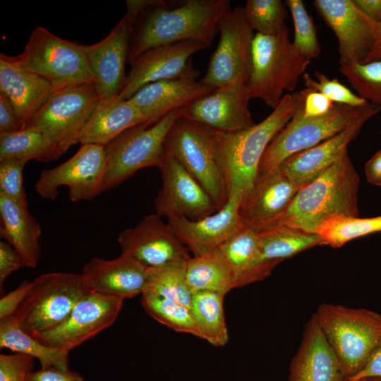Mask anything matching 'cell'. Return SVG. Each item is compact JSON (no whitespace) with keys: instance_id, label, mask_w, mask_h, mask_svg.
Here are the masks:
<instances>
[{"instance_id":"cell-28","label":"cell","mask_w":381,"mask_h":381,"mask_svg":"<svg viewBox=\"0 0 381 381\" xmlns=\"http://www.w3.org/2000/svg\"><path fill=\"white\" fill-rule=\"evenodd\" d=\"M54 92L52 85L42 78L0 57V92L11 103L21 129L28 126Z\"/></svg>"},{"instance_id":"cell-32","label":"cell","mask_w":381,"mask_h":381,"mask_svg":"<svg viewBox=\"0 0 381 381\" xmlns=\"http://www.w3.org/2000/svg\"><path fill=\"white\" fill-rule=\"evenodd\" d=\"M63 153L40 130L28 126L17 131L0 133V161L16 158L26 162H49Z\"/></svg>"},{"instance_id":"cell-6","label":"cell","mask_w":381,"mask_h":381,"mask_svg":"<svg viewBox=\"0 0 381 381\" xmlns=\"http://www.w3.org/2000/svg\"><path fill=\"white\" fill-rule=\"evenodd\" d=\"M0 57L42 78L54 91L94 82L80 44L62 39L42 26L32 30L20 54L8 56L1 53Z\"/></svg>"},{"instance_id":"cell-24","label":"cell","mask_w":381,"mask_h":381,"mask_svg":"<svg viewBox=\"0 0 381 381\" xmlns=\"http://www.w3.org/2000/svg\"><path fill=\"white\" fill-rule=\"evenodd\" d=\"M380 109L373 104L368 111L338 134L314 147L289 156L277 167L299 188L306 185L347 151V146L356 138L364 124Z\"/></svg>"},{"instance_id":"cell-10","label":"cell","mask_w":381,"mask_h":381,"mask_svg":"<svg viewBox=\"0 0 381 381\" xmlns=\"http://www.w3.org/2000/svg\"><path fill=\"white\" fill-rule=\"evenodd\" d=\"M373 105L369 102L361 107L335 103L329 113L307 119L301 116L296 107L291 119L267 146L260 161L258 172L274 169L289 156L334 136L368 111Z\"/></svg>"},{"instance_id":"cell-12","label":"cell","mask_w":381,"mask_h":381,"mask_svg":"<svg viewBox=\"0 0 381 381\" xmlns=\"http://www.w3.org/2000/svg\"><path fill=\"white\" fill-rule=\"evenodd\" d=\"M219 41L201 81L215 89L241 81L248 83L251 71L254 30L243 8H231L220 20Z\"/></svg>"},{"instance_id":"cell-37","label":"cell","mask_w":381,"mask_h":381,"mask_svg":"<svg viewBox=\"0 0 381 381\" xmlns=\"http://www.w3.org/2000/svg\"><path fill=\"white\" fill-rule=\"evenodd\" d=\"M186 263L149 268L144 292L176 301L190 309L193 293L186 280Z\"/></svg>"},{"instance_id":"cell-9","label":"cell","mask_w":381,"mask_h":381,"mask_svg":"<svg viewBox=\"0 0 381 381\" xmlns=\"http://www.w3.org/2000/svg\"><path fill=\"white\" fill-rule=\"evenodd\" d=\"M214 135V131L181 116L169 130L164 147L205 190L219 210L227 202L228 193Z\"/></svg>"},{"instance_id":"cell-2","label":"cell","mask_w":381,"mask_h":381,"mask_svg":"<svg viewBox=\"0 0 381 381\" xmlns=\"http://www.w3.org/2000/svg\"><path fill=\"white\" fill-rule=\"evenodd\" d=\"M359 183V176L346 151L318 177L301 187L268 228L282 226L315 234L318 226L332 216L357 217Z\"/></svg>"},{"instance_id":"cell-45","label":"cell","mask_w":381,"mask_h":381,"mask_svg":"<svg viewBox=\"0 0 381 381\" xmlns=\"http://www.w3.org/2000/svg\"><path fill=\"white\" fill-rule=\"evenodd\" d=\"M297 109L303 118H313L329 113L334 104L323 94L307 88L297 92Z\"/></svg>"},{"instance_id":"cell-54","label":"cell","mask_w":381,"mask_h":381,"mask_svg":"<svg viewBox=\"0 0 381 381\" xmlns=\"http://www.w3.org/2000/svg\"><path fill=\"white\" fill-rule=\"evenodd\" d=\"M381 60V24H379L378 31L374 45L363 64Z\"/></svg>"},{"instance_id":"cell-5","label":"cell","mask_w":381,"mask_h":381,"mask_svg":"<svg viewBox=\"0 0 381 381\" xmlns=\"http://www.w3.org/2000/svg\"><path fill=\"white\" fill-rule=\"evenodd\" d=\"M313 315L337 355L345 380L356 375L381 342V315L330 303L320 304Z\"/></svg>"},{"instance_id":"cell-34","label":"cell","mask_w":381,"mask_h":381,"mask_svg":"<svg viewBox=\"0 0 381 381\" xmlns=\"http://www.w3.org/2000/svg\"><path fill=\"white\" fill-rule=\"evenodd\" d=\"M225 295L212 291L195 293L190 305L200 338L215 346H223L229 340L224 310Z\"/></svg>"},{"instance_id":"cell-27","label":"cell","mask_w":381,"mask_h":381,"mask_svg":"<svg viewBox=\"0 0 381 381\" xmlns=\"http://www.w3.org/2000/svg\"><path fill=\"white\" fill-rule=\"evenodd\" d=\"M289 381H345L339 359L313 315L291 361Z\"/></svg>"},{"instance_id":"cell-21","label":"cell","mask_w":381,"mask_h":381,"mask_svg":"<svg viewBox=\"0 0 381 381\" xmlns=\"http://www.w3.org/2000/svg\"><path fill=\"white\" fill-rule=\"evenodd\" d=\"M206 49L200 42L183 41L146 51L130 64V71L117 98L128 100L149 83L179 77L188 68L191 56Z\"/></svg>"},{"instance_id":"cell-33","label":"cell","mask_w":381,"mask_h":381,"mask_svg":"<svg viewBox=\"0 0 381 381\" xmlns=\"http://www.w3.org/2000/svg\"><path fill=\"white\" fill-rule=\"evenodd\" d=\"M186 277L193 294L212 291L226 294L236 289L231 271L214 250L191 257L186 265Z\"/></svg>"},{"instance_id":"cell-17","label":"cell","mask_w":381,"mask_h":381,"mask_svg":"<svg viewBox=\"0 0 381 381\" xmlns=\"http://www.w3.org/2000/svg\"><path fill=\"white\" fill-rule=\"evenodd\" d=\"M159 169L162 186L155 201V213L197 220L219 210L205 190L166 150Z\"/></svg>"},{"instance_id":"cell-44","label":"cell","mask_w":381,"mask_h":381,"mask_svg":"<svg viewBox=\"0 0 381 381\" xmlns=\"http://www.w3.org/2000/svg\"><path fill=\"white\" fill-rule=\"evenodd\" d=\"M35 358L16 353L0 355V381H26L32 370Z\"/></svg>"},{"instance_id":"cell-43","label":"cell","mask_w":381,"mask_h":381,"mask_svg":"<svg viewBox=\"0 0 381 381\" xmlns=\"http://www.w3.org/2000/svg\"><path fill=\"white\" fill-rule=\"evenodd\" d=\"M28 162L16 158L0 161V194L28 206L23 186V169Z\"/></svg>"},{"instance_id":"cell-42","label":"cell","mask_w":381,"mask_h":381,"mask_svg":"<svg viewBox=\"0 0 381 381\" xmlns=\"http://www.w3.org/2000/svg\"><path fill=\"white\" fill-rule=\"evenodd\" d=\"M314 75L317 78L316 80L308 73L303 74L305 88L320 92L337 104L361 107L368 103L338 79H329L325 74L318 71L314 73Z\"/></svg>"},{"instance_id":"cell-52","label":"cell","mask_w":381,"mask_h":381,"mask_svg":"<svg viewBox=\"0 0 381 381\" xmlns=\"http://www.w3.org/2000/svg\"><path fill=\"white\" fill-rule=\"evenodd\" d=\"M353 2L369 18L381 24V0H353Z\"/></svg>"},{"instance_id":"cell-48","label":"cell","mask_w":381,"mask_h":381,"mask_svg":"<svg viewBox=\"0 0 381 381\" xmlns=\"http://www.w3.org/2000/svg\"><path fill=\"white\" fill-rule=\"evenodd\" d=\"M32 282L24 280L0 299V319L13 315L28 293Z\"/></svg>"},{"instance_id":"cell-1","label":"cell","mask_w":381,"mask_h":381,"mask_svg":"<svg viewBox=\"0 0 381 381\" xmlns=\"http://www.w3.org/2000/svg\"><path fill=\"white\" fill-rule=\"evenodd\" d=\"M158 0L136 18L128 63L146 51L183 41L198 42L209 48L220 20L231 10L229 0H187L178 6Z\"/></svg>"},{"instance_id":"cell-20","label":"cell","mask_w":381,"mask_h":381,"mask_svg":"<svg viewBox=\"0 0 381 381\" xmlns=\"http://www.w3.org/2000/svg\"><path fill=\"white\" fill-rule=\"evenodd\" d=\"M200 73L192 63L179 77L149 83L128 100L147 125L157 122L169 113L184 108L216 89L198 80Z\"/></svg>"},{"instance_id":"cell-22","label":"cell","mask_w":381,"mask_h":381,"mask_svg":"<svg viewBox=\"0 0 381 381\" xmlns=\"http://www.w3.org/2000/svg\"><path fill=\"white\" fill-rule=\"evenodd\" d=\"M241 202L239 195H231L226 204L210 215L197 220L171 217L168 218V224L193 256H200L213 252L244 226L240 215Z\"/></svg>"},{"instance_id":"cell-47","label":"cell","mask_w":381,"mask_h":381,"mask_svg":"<svg viewBox=\"0 0 381 381\" xmlns=\"http://www.w3.org/2000/svg\"><path fill=\"white\" fill-rule=\"evenodd\" d=\"M26 381H86L77 372L56 367L40 368L30 370L26 377Z\"/></svg>"},{"instance_id":"cell-16","label":"cell","mask_w":381,"mask_h":381,"mask_svg":"<svg viewBox=\"0 0 381 381\" xmlns=\"http://www.w3.org/2000/svg\"><path fill=\"white\" fill-rule=\"evenodd\" d=\"M313 4L335 34L339 65L363 64L375 42L379 24L364 14L353 0H315Z\"/></svg>"},{"instance_id":"cell-25","label":"cell","mask_w":381,"mask_h":381,"mask_svg":"<svg viewBox=\"0 0 381 381\" xmlns=\"http://www.w3.org/2000/svg\"><path fill=\"white\" fill-rule=\"evenodd\" d=\"M81 273L95 291L124 301L144 292L149 267L121 253L111 260L92 258L83 265Z\"/></svg>"},{"instance_id":"cell-49","label":"cell","mask_w":381,"mask_h":381,"mask_svg":"<svg viewBox=\"0 0 381 381\" xmlns=\"http://www.w3.org/2000/svg\"><path fill=\"white\" fill-rule=\"evenodd\" d=\"M15 110L8 97L0 92V133L20 130Z\"/></svg>"},{"instance_id":"cell-39","label":"cell","mask_w":381,"mask_h":381,"mask_svg":"<svg viewBox=\"0 0 381 381\" xmlns=\"http://www.w3.org/2000/svg\"><path fill=\"white\" fill-rule=\"evenodd\" d=\"M243 8L250 28L265 35L278 33L289 16V9L281 0H248Z\"/></svg>"},{"instance_id":"cell-11","label":"cell","mask_w":381,"mask_h":381,"mask_svg":"<svg viewBox=\"0 0 381 381\" xmlns=\"http://www.w3.org/2000/svg\"><path fill=\"white\" fill-rule=\"evenodd\" d=\"M99 101L94 84L54 91L28 126L42 131L64 154L79 143L81 133Z\"/></svg>"},{"instance_id":"cell-4","label":"cell","mask_w":381,"mask_h":381,"mask_svg":"<svg viewBox=\"0 0 381 381\" xmlns=\"http://www.w3.org/2000/svg\"><path fill=\"white\" fill-rule=\"evenodd\" d=\"M310 62L294 48L286 24L275 35L255 33L247 83L250 99L258 98L274 109L284 92L294 91Z\"/></svg>"},{"instance_id":"cell-35","label":"cell","mask_w":381,"mask_h":381,"mask_svg":"<svg viewBox=\"0 0 381 381\" xmlns=\"http://www.w3.org/2000/svg\"><path fill=\"white\" fill-rule=\"evenodd\" d=\"M260 250L258 234L243 226L219 246L214 251L231 271L235 287L258 258Z\"/></svg>"},{"instance_id":"cell-31","label":"cell","mask_w":381,"mask_h":381,"mask_svg":"<svg viewBox=\"0 0 381 381\" xmlns=\"http://www.w3.org/2000/svg\"><path fill=\"white\" fill-rule=\"evenodd\" d=\"M0 348L30 356L39 361L41 368H69V352L40 342L21 328L14 315L0 319Z\"/></svg>"},{"instance_id":"cell-46","label":"cell","mask_w":381,"mask_h":381,"mask_svg":"<svg viewBox=\"0 0 381 381\" xmlns=\"http://www.w3.org/2000/svg\"><path fill=\"white\" fill-rule=\"evenodd\" d=\"M25 267L24 263L13 248L5 241L0 242V288L6 278L14 271Z\"/></svg>"},{"instance_id":"cell-23","label":"cell","mask_w":381,"mask_h":381,"mask_svg":"<svg viewBox=\"0 0 381 381\" xmlns=\"http://www.w3.org/2000/svg\"><path fill=\"white\" fill-rule=\"evenodd\" d=\"M299 189L279 167L258 172L250 192L241 202L243 226L256 231L270 227Z\"/></svg>"},{"instance_id":"cell-50","label":"cell","mask_w":381,"mask_h":381,"mask_svg":"<svg viewBox=\"0 0 381 381\" xmlns=\"http://www.w3.org/2000/svg\"><path fill=\"white\" fill-rule=\"evenodd\" d=\"M370 377L381 378V342L373 351L363 369L354 376L346 379L345 381H356Z\"/></svg>"},{"instance_id":"cell-8","label":"cell","mask_w":381,"mask_h":381,"mask_svg":"<svg viewBox=\"0 0 381 381\" xmlns=\"http://www.w3.org/2000/svg\"><path fill=\"white\" fill-rule=\"evenodd\" d=\"M184 108L169 113L154 124L133 126L104 146L107 167L102 192L118 186L138 170L160 167L167 135L183 116Z\"/></svg>"},{"instance_id":"cell-26","label":"cell","mask_w":381,"mask_h":381,"mask_svg":"<svg viewBox=\"0 0 381 381\" xmlns=\"http://www.w3.org/2000/svg\"><path fill=\"white\" fill-rule=\"evenodd\" d=\"M257 232L259 253L241 279L239 287L263 280L284 260L313 247L326 245L317 234L286 226H273Z\"/></svg>"},{"instance_id":"cell-38","label":"cell","mask_w":381,"mask_h":381,"mask_svg":"<svg viewBox=\"0 0 381 381\" xmlns=\"http://www.w3.org/2000/svg\"><path fill=\"white\" fill-rule=\"evenodd\" d=\"M141 304L155 320L178 332L200 337V333L190 308L150 292H143Z\"/></svg>"},{"instance_id":"cell-51","label":"cell","mask_w":381,"mask_h":381,"mask_svg":"<svg viewBox=\"0 0 381 381\" xmlns=\"http://www.w3.org/2000/svg\"><path fill=\"white\" fill-rule=\"evenodd\" d=\"M364 170L370 183L381 186V148L365 163Z\"/></svg>"},{"instance_id":"cell-55","label":"cell","mask_w":381,"mask_h":381,"mask_svg":"<svg viewBox=\"0 0 381 381\" xmlns=\"http://www.w3.org/2000/svg\"><path fill=\"white\" fill-rule=\"evenodd\" d=\"M367 381H381V378L380 377H370V378H368Z\"/></svg>"},{"instance_id":"cell-3","label":"cell","mask_w":381,"mask_h":381,"mask_svg":"<svg viewBox=\"0 0 381 381\" xmlns=\"http://www.w3.org/2000/svg\"><path fill=\"white\" fill-rule=\"evenodd\" d=\"M297 104V92L286 93L260 123L236 132L214 131V147L224 171L228 198L236 194L242 202L248 196L265 151L291 119Z\"/></svg>"},{"instance_id":"cell-41","label":"cell","mask_w":381,"mask_h":381,"mask_svg":"<svg viewBox=\"0 0 381 381\" xmlns=\"http://www.w3.org/2000/svg\"><path fill=\"white\" fill-rule=\"evenodd\" d=\"M285 4L290 11L294 25V48L310 60L318 58L321 54L317 28L313 18L306 9L302 0H286Z\"/></svg>"},{"instance_id":"cell-40","label":"cell","mask_w":381,"mask_h":381,"mask_svg":"<svg viewBox=\"0 0 381 381\" xmlns=\"http://www.w3.org/2000/svg\"><path fill=\"white\" fill-rule=\"evenodd\" d=\"M339 71L359 97L381 108V60L342 65Z\"/></svg>"},{"instance_id":"cell-18","label":"cell","mask_w":381,"mask_h":381,"mask_svg":"<svg viewBox=\"0 0 381 381\" xmlns=\"http://www.w3.org/2000/svg\"><path fill=\"white\" fill-rule=\"evenodd\" d=\"M133 25L125 14L103 40L92 44H80L101 101L117 98L123 87Z\"/></svg>"},{"instance_id":"cell-29","label":"cell","mask_w":381,"mask_h":381,"mask_svg":"<svg viewBox=\"0 0 381 381\" xmlns=\"http://www.w3.org/2000/svg\"><path fill=\"white\" fill-rule=\"evenodd\" d=\"M0 234L20 256L25 267L34 268L40 257L42 229L28 206L0 194Z\"/></svg>"},{"instance_id":"cell-13","label":"cell","mask_w":381,"mask_h":381,"mask_svg":"<svg viewBox=\"0 0 381 381\" xmlns=\"http://www.w3.org/2000/svg\"><path fill=\"white\" fill-rule=\"evenodd\" d=\"M106 167L104 146L83 144L64 163L42 170L35 190L42 198L54 200L65 186L72 202L89 200L102 192Z\"/></svg>"},{"instance_id":"cell-19","label":"cell","mask_w":381,"mask_h":381,"mask_svg":"<svg viewBox=\"0 0 381 381\" xmlns=\"http://www.w3.org/2000/svg\"><path fill=\"white\" fill-rule=\"evenodd\" d=\"M247 84L238 81L217 88L184 108L183 116L217 132L231 133L255 124Z\"/></svg>"},{"instance_id":"cell-7","label":"cell","mask_w":381,"mask_h":381,"mask_svg":"<svg viewBox=\"0 0 381 381\" xmlns=\"http://www.w3.org/2000/svg\"><path fill=\"white\" fill-rule=\"evenodd\" d=\"M93 290L82 273L42 274L32 282L14 315L26 332L43 334L63 323L78 301Z\"/></svg>"},{"instance_id":"cell-56","label":"cell","mask_w":381,"mask_h":381,"mask_svg":"<svg viewBox=\"0 0 381 381\" xmlns=\"http://www.w3.org/2000/svg\"><path fill=\"white\" fill-rule=\"evenodd\" d=\"M356 381H367V379H366V378H363V379H361V380H356Z\"/></svg>"},{"instance_id":"cell-15","label":"cell","mask_w":381,"mask_h":381,"mask_svg":"<svg viewBox=\"0 0 381 381\" xmlns=\"http://www.w3.org/2000/svg\"><path fill=\"white\" fill-rule=\"evenodd\" d=\"M161 217L157 213L147 215L122 231L117 239L121 253L149 268L186 263L191 258L189 250Z\"/></svg>"},{"instance_id":"cell-30","label":"cell","mask_w":381,"mask_h":381,"mask_svg":"<svg viewBox=\"0 0 381 381\" xmlns=\"http://www.w3.org/2000/svg\"><path fill=\"white\" fill-rule=\"evenodd\" d=\"M143 123H145V119L128 100H99L79 143L104 146L125 131Z\"/></svg>"},{"instance_id":"cell-36","label":"cell","mask_w":381,"mask_h":381,"mask_svg":"<svg viewBox=\"0 0 381 381\" xmlns=\"http://www.w3.org/2000/svg\"><path fill=\"white\" fill-rule=\"evenodd\" d=\"M379 231H381V216L359 218L334 215L322 222L315 234L326 245L340 248L353 239Z\"/></svg>"},{"instance_id":"cell-53","label":"cell","mask_w":381,"mask_h":381,"mask_svg":"<svg viewBox=\"0 0 381 381\" xmlns=\"http://www.w3.org/2000/svg\"><path fill=\"white\" fill-rule=\"evenodd\" d=\"M158 0H128L126 1L128 19L135 23L138 16L147 8L156 4Z\"/></svg>"},{"instance_id":"cell-14","label":"cell","mask_w":381,"mask_h":381,"mask_svg":"<svg viewBox=\"0 0 381 381\" xmlns=\"http://www.w3.org/2000/svg\"><path fill=\"white\" fill-rule=\"evenodd\" d=\"M123 301L95 290L83 296L67 319L56 328L33 336L42 344L70 352L109 327Z\"/></svg>"}]
</instances>
